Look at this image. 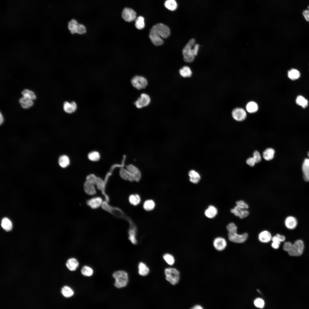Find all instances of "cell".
I'll return each instance as SVG.
<instances>
[{"instance_id": "ab89813d", "label": "cell", "mask_w": 309, "mask_h": 309, "mask_svg": "<svg viewBox=\"0 0 309 309\" xmlns=\"http://www.w3.org/2000/svg\"><path fill=\"white\" fill-rule=\"evenodd\" d=\"M81 273L85 276L90 277L93 274V271L90 267L85 266L82 269Z\"/></svg>"}, {"instance_id": "2e32d148", "label": "cell", "mask_w": 309, "mask_h": 309, "mask_svg": "<svg viewBox=\"0 0 309 309\" xmlns=\"http://www.w3.org/2000/svg\"><path fill=\"white\" fill-rule=\"evenodd\" d=\"M63 109L64 111L68 114L75 112L77 109V105L74 101L70 102L65 101L63 103Z\"/></svg>"}, {"instance_id": "4316f807", "label": "cell", "mask_w": 309, "mask_h": 309, "mask_svg": "<svg viewBox=\"0 0 309 309\" xmlns=\"http://www.w3.org/2000/svg\"><path fill=\"white\" fill-rule=\"evenodd\" d=\"M275 151L274 150L271 148L266 149L263 152V157L266 161H270L272 159L274 156Z\"/></svg>"}, {"instance_id": "ffe728a7", "label": "cell", "mask_w": 309, "mask_h": 309, "mask_svg": "<svg viewBox=\"0 0 309 309\" xmlns=\"http://www.w3.org/2000/svg\"><path fill=\"white\" fill-rule=\"evenodd\" d=\"M95 184L86 181L84 184V188L85 192L90 195H93L96 193Z\"/></svg>"}, {"instance_id": "11a10c76", "label": "cell", "mask_w": 309, "mask_h": 309, "mask_svg": "<svg viewBox=\"0 0 309 309\" xmlns=\"http://www.w3.org/2000/svg\"><path fill=\"white\" fill-rule=\"evenodd\" d=\"M4 122V118L3 115L2 114L1 112H0V124L1 125L3 124Z\"/></svg>"}, {"instance_id": "52a82bcc", "label": "cell", "mask_w": 309, "mask_h": 309, "mask_svg": "<svg viewBox=\"0 0 309 309\" xmlns=\"http://www.w3.org/2000/svg\"><path fill=\"white\" fill-rule=\"evenodd\" d=\"M228 236L229 240L231 241L236 243H242L246 241L248 235L247 233L239 234L237 232H236L228 233Z\"/></svg>"}, {"instance_id": "8992f818", "label": "cell", "mask_w": 309, "mask_h": 309, "mask_svg": "<svg viewBox=\"0 0 309 309\" xmlns=\"http://www.w3.org/2000/svg\"><path fill=\"white\" fill-rule=\"evenodd\" d=\"M304 249L303 241L301 240H298L294 243L292 244L288 252L290 256H299L302 254Z\"/></svg>"}, {"instance_id": "6da1fadb", "label": "cell", "mask_w": 309, "mask_h": 309, "mask_svg": "<svg viewBox=\"0 0 309 309\" xmlns=\"http://www.w3.org/2000/svg\"><path fill=\"white\" fill-rule=\"evenodd\" d=\"M170 30L166 25L161 23L153 26L150 30L149 36L152 43L157 46L160 45L164 43L163 38H166L170 35Z\"/></svg>"}, {"instance_id": "9c48e42d", "label": "cell", "mask_w": 309, "mask_h": 309, "mask_svg": "<svg viewBox=\"0 0 309 309\" xmlns=\"http://www.w3.org/2000/svg\"><path fill=\"white\" fill-rule=\"evenodd\" d=\"M151 99L149 96L146 93H142L140 97L135 102L134 104L138 108L147 106L150 103Z\"/></svg>"}, {"instance_id": "4fadbf2b", "label": "cell", "mask_w": 309, "mask_h": 309, "mask_svg": "<svg viewBox=\"0 0 309 309\" xmlns=\"http://www.w3.org/2000/svg\"><path fill=\"white\" fill-rule=\"evenodd\" d=\"M103 202V199L101 197H92L88 200L87 202V203L91 208L93 209H96L102 206Z\"/></svg>"}, {"instance_id": "603a6c76", "label": "cell", "mask_w": 309, "mask_h": 309, "mask_svg": "<svg viewBox=\"0 0 309 309\" xmlns=\"http://www.w3.org/2000/svg\"><path fill=\"white\" fill-rule=\"evenodd\" d=\"M79 265L78 260L75 258H72L69 259L66 263V266L70 270H76Z\"/></svg>"}, {"instance_id": "7dc6e473", "label": "cell", "mask_w": 309, "mask_h": 309, "mask_svg": "<svg viewBox=\"0 0 309 309\" xmlns=\"http://www.w3.org/2000/svg\"><path fill=\"white\" fill-rule=\"evenodd\" d=\"M236 205L243 209H247L249 207L248 204L243 200H239L236 202Z\"/></svg>"}, {"instance_id": "f1b7e54d", "label": "cell", "mask_w": 309, "mask_h": 309, "mask_svg": "<svg viewBox=\"0 0 309 309\" xmlns=\"http://www.w3.org/2000/svg\"><path fill=\"white\" fill-rule=\"evenodd\" d=\"M138 268L139 274L142 276H146L149 273V269L142 262L139 263Z\"/></svg>"}, {"instance_id": "c3c4849f", "label": "cell", "mask_w": 309, "mask_h": 309, "mask_svg": "<svg viewBox=\"0 0 309 309\" xmlns=\"http://www.w3.org/2000/svg\"><path fill=\"white\" fill-rule=\"evenodd\" d=\"M129 239L131 242L134 244L136 243L137 241L136 239L135 231L133 230H130L129 232Z\"/></svg>"}, {"instance_id": "7a4b0ae2", "label": "cell", "mask_w": 309, "mask_h": 309, "mask_svg": "<svg viewBox=\"0 0 309 309\" xmlns=\"http://www.w3.org/2000/svg\"><path fill=\"white\" fill-rule=\"evenodd\" d=\"M195 41L194 39H191L183 49V59L186 62H192L194 60L195 56L197 54L199 45L198 44H195Z\"/></svg>"}, {"instance_id": "ba28073f", "label": "cell", "mask_w": 309, "mask_h": 309, "mask_svg": "<svg viewBox=\"0 0 309 309\" xmlns=\"http://www.w3.org/2000/svg\"><path fill=\"white\" fill-rule=\"evenodd\" d=\"M131 82L132 86L138 90L145 88L148 85V81L145 78L138 76L133 77Z\"/></svg>"}, {"instance_id": "bcb514c9", "label": "cell", "mask_w": 309, "mask_h": 309, "mask_svg": "<svg viewBox=\"0 0 309 309\" xmlns=\"http://www.w3.org/2000/svg\"><path fill=\"white\" fill-rule=\"evenodd\" d=\"M226 229L228 233H232L237 232V228L236 225L233 223H230L226 226Z\"/></svg>"}, {"instance_id": "f35d334b", "label": "cell", "mask_w": 309, "mask_h": 309, "mask_svg": "<svg viewBox=\"0 0 309 309\" xmlns=\"http://www.w3.org/2000/svg\"><path fill=\"white\" fill-rule=\"evenodd\" d=\"M155 207V203L152 200H146L143 204V207L146 211H151Z\"/></svg>"}, {"instance_id": "e0dca14e", "label": "cell", "mask_w": 309, "mask_h": 309, "mask_svg": "<svg viewBox=\"0 0 309 309\" xmlns=\"http://www.w3.org/2000/svg\"><path fill=\"white\" fill-rule=\"evenodd\" d=\"M272 235L268 231L264 230L261 231L258 235L259 241L263 243H268L272 240Z\"/></svg>"}, {"instance_id": "44dd1931", "label": "cell", "mask_w": 309, "mask_h": 309, "mask_svg": "<svg viewBox=\"0 0 309 309\" xmlns=\"http://www.w3.org/2000/svg\"><path fill=\"white\" fill-rule=\"evenodd\" d=\"M19 102L21 106L24 109L30 108L34 104L33 100L23 96L19 99Z\"/></svg>"}, {"instance_id": "f907efd6", "label": "cell", "mask_w": 309, "mask_h": 309, "mask_svg": "<svg viewBox=\"0 0 309 309\" xmlns=\"http://www.w3.org/2000/svg\"><path fill=\"white\" fill-rule=\"evenodd\" d=\"M253 158L256 163H258L260 162L261 158L259 152L257 150L255 151L253 154Z\"/></svg>"}, {"instance_id": "cb8c5ba5", "label": "cell", "mask_w": 309, "mask_h": 309, "mask_svg": "<svg viewBox=\"0 0 309 309\" xmlns=\"http://www.w3.org/2000/svg\"><path fill=\"white\" fill-rule=\"evenodd\" d=\"M302 170L305 179L309 181V159H306L302 166Z\"/></svg>"}, {"instance_id": "4dcf8cb0", "label": "cell", "mask_w": 309, "mask_h": 309, "mask_svg": "<svg viewBox=\"0 0 309 309\" xmlns=\"http://www.w3.org/2000/svg\"><path fill=\"white\" fill-rule=\"evenodd\" d=\"M296 103L303 108H306L308 105V100L303 96L301 95L298 96L296 100Z\"/></svg>"}, {"instance_id": "484cf974", "label": "cell", "mask_w": 309, "mask_h": 309, "mask_svg": "<svg viewBox=\"0 0 309 309\" xmlns=\"http://www.w3.org/2000/svg\"><path fill=\"white\" fill-rule=\"evenodd\" d=\"M288 76L290 80H295L298 79L300 77V73L297 70L292 68L288 71Z\"/></svg>"}, {"instance_id": "d6986e66", "label": "cell", "mask_w": 309, "mask_h": 309, "mask_svg": "<svg viewBox=\"0 0 309 309\" xmlns=\"http://www.w3.org/2000/svg\"><path fill=\"white\" fill-rule=\"evenodd\" d=\"M297 224V221L294 217L290 216L287 217L285 221V225L288 229H295Z\"/></svg>"}, {"instance_id": "7402d4cb", "label": "cell", "mask_w": 309, "mask_h": 309, "mask_svg": "<svg viewBox=\"0 0 309 309\" xmlns=\"http://www.w3.org/2000/svg\"><path fill=\"white\" fill-rule=\"evenodd\" d=\"M119 173L120 177L123 179L130 181H134L132 175L126 169L121 168Z\"/></svg>"}, {"instance_id": "ac0fdd59", "label": "cell", "mask_w": 309, "mask_h": 309, "mask_svg": "<svg viewBox=\"0 0 309 309\" xmlns=\"http://www.w3.org/2000/svg\"><path fill=\"white\" fill-rule=\"evenodd\" d=\"M218 210L216 207L213 205H209L205 210L204 214L208 218L212 219L215 217L217 215Z\"/></svg>"}, {"instance_id": "e575fe53", "label": "cell", "mask_w": 309, "mask_h": 309, "mask_svg": "<svg viewBox=\"0 0 309 309\" xmlns=\"http://www.w3.org/2000/svg\"><path fill=\"white\" fill-rule=\"evenodd\" d=\"M165 7L169 10L174 11L177 7V4L175 0H167L165 3Z\"/></svg>"}, {"instance_id": "74e56055", "label": "cell", "mask_w": 309, "mask_h": 309, "mask_svg": "<svg viewBox=\"0 0 309 309\" xmlns=\"http://www.w3.org/2000/svg\"><path fill=\"white\" fill-rule=\"evenodd\" d=\"M129 200L130 203L134 205L139 204L140 201V198L137 194L132 195L129 197Z\"/></svg>"}, {"instance_id": "60d3db41", "label": "cell", "mask_w": 309, "mask_h": 309, "mask_svg": "<svg viewBox=\"0 0 309 309\" xmlns=\"http://www.w3.org/2000/svg\"><path fill=\"white\" fill-rule=\"evenodd\" d=\"M88 157L90 160L96 161L99 160L100 156L98 152L94 151L89 153L88 155Z\"/></svg>"}, {"instance_id": "d6a6232c", "label": "cell", "mask_w": 309, "mask_h": 309, "mask_svg": "<svg viewBox=\"0 0 309 309\" xmlns=\"http://www.w3.org/2000/svg\"><path fill=\"white\" fill-rule=\"evenodd\" d=\"M58 163L61 167L64 168L66 167L70 163L69 158L66 155H62L59 159Z\"/></svg>"}, {"instance_id": "b9f144b4", "label": "cell", "mask_w": 309, "mask_h": 309, "mask_svg": "<svg viewBox=\"0 0 309 309\" xmlns=\"http://www.w3.org/2000/svg\"><path fill=\"white\" fill-rule=\"evenodd\" d=\"M163 258L166 262L170 265H173L175 263V259L173 256L171 254L166 253L163 256Z\"/></svg>"}, {"instance_id": "8fae6325", "label": "cell", "mask_w": 309, "mask_h": 309, "mask_svg": "<svg viewBox=\"0 0 309 309\" xmlns=\"http://www.w3.org/2000/svg\"><path fill=\"white\" fill-rule=\"evenodd\" d=\"M232 114L233 118L237 121L243 120L246 117V111L241 108H235L232 111Z\"/></svg>"}, {"instance_id": "7bdbcfd3", "label": "cell", "mask_w": 309, "mask_h": 309, "mask_svg": "<svg viewBox=\"0 0 309 309\" xmlns=\"http://www.w3.org/2000/svg\"><path fill=\"white\" fill-rule=\"evenodd\" d=\"M254 304L257 308H264L265 305L264 300L261 298H257L255 299L254 301Z\"/></svg>"}, {"instance_id": "f546056e", "label": "cell", "mask_w": 309, "mask_h": 309, "mask_svg": "<svg viewBox=\"0 0 309 309\" xmlns=\"http://www.w3.org/2000/svg\"><path fill=\"white\" fill-rule=\"evenodd\" d=\"M21 94L23 96L31 100H34L36 98V96L35 93L31 90L25 89L21 92Z\"/></svg>"}, {"instance_id": "db71d44e", "label": "cell", "mask_w": 309, "mask_h": 309, "mask_svg": "<svg viewBox=\"0 0 309 309\" xmlns=\"http://www.w3.org/2000/svg\"><path fill=\"white\" fill-rule=\"evenodd\" d=\"M280 244V243L272 241L271 246L273 248L277 249L279 248Z\"/></svg>"}, {"instance_id": "6f0895ef", "label": "cell", "mask_w": 309, "mask_h": 309, "mask_svg": "<svg viewBox=\"0 0 309 309\" xmlns=\"http://www.w3.org/2000/svg\"><path fill=\"white\" fill-rule=\"evenodd\" d=\"M308 156L309 157V151L308 152Z\"/></svg>"}, {"instance_id": "8d00e7d4", "label": "cell", "mask_w": 309, "mask_h": 309, "mask_svg": "<svg viewBox=\"0 0 309 309\" xmlns=\"http://www.w3.org/2000/svg\"><path fill=\"white\" fill-rule=\"evenodd\" d=\"M135 26L138 29H142L145 27L144 18L141 16L138 17L135 19Z\"/></svg>"}, {"instance_id": "f6af8a7d", "label": "cell", "mask_w": 309, "mask_h": 309, "mask_svg": "<svg viewBox=\"0 0 309 309\" xmlns=\"http://www.w3.org/2000/svg\"><path fill=\"white\" fill-rule=\"evenodd\" d=\"M95 185H96L97 188L100 190H103L104 188V182L100 177H97Z\"/></svg>"}, {"instance_id": "ee69618b", "label": "cell", "mask_w": 309, "mask_h": 309, "mask_svg": "<svg viewBox=\"0 0 309 309\" xmlns=\"http://www.w3.org/2000/svg\"><path fill=\"white\" fill-rule=\"evenodd\" d=\"M286 237L284 236L277 234L272 237L271 240L273 242L281 243V242L284 241Z\"/></svg>"}, {"instance_id": "30bf717a", "label": "cell", "mask_w": 309, "mask_h": 309, "mask_svg": "<svg viewBox=\"0 0 309 309\" xmlns=\"http://www.w3.org/2000/svg\"><path fill=\"white\" fill-rule=\"evenodd\" d=\"M122 17L126 21L131 22L135 20L136 17V12L131 8L126 7L122 12Z\"/></svg>"}, {"instance_id": "681fc988", "label": "cell", "mask_w": 309, "mask_h": 309, "mask_svg": "<svg viewBox=\"0 0 309 309\" xmlns=\"http://www.w3.org/2000/svg\"><path fill=\"white\" fill-rule=\"evenodd\" d=\"M97 177L94 175L90 174L87 177L86 181L95 185Z\"/></svg>"}, {"instance_id": "277c9868", "label": "cell", "mask_w": 309, "mask_h": 309, "mask_svg": "<svg viewBox=\"0 0 309 309\" xmlns=\"http://www.w3.org/2000/svg\"><path fill=\"white\" fill-rule=\"evenodd\" d=\"M113 277L115 279L114 285L118 288L126 286L128 282V277L127 273L123 271H118L114 272Z\"/></svg>"}, {"instance_id": "7c38bea8", "label": "cell", "mask_w": 309, "mask_h": 309, "mask_svg": "<svg viewBox=\"0 0 309 309\" xmlns=\"http://www.w3.org/2000/svg\"><path fill=\"white\" fill-rule=\"evenodd\" d=\"M230 212L241 219L246 217L249 214V212L247 209H242L236 205L231 209Z\"/></svg>"}, {"instance_id": "9f6ffc18", "label": "cell", "mask_w": 309, "mask_h": 309, "mask_svg": "<svg viewBox=\"0 0 309 309\" xmlns=\"http://www.w3.org/2000/svg\"><path fill=\"white\" fill-rule=\"evenodd\" d=\"M193 309H202V307L199 305H196L192 308Z\"/></svg>"}, {"instance_id": "1f68e13d", "label": "cell", "mask_w": 309, "mask_h": 309, "mask_svg": "<svg viewBox=\"0 0 309 309\" xmlns=\"http://www.w3.org/2000/svg\"><path fill=\"white\" fill-rule=\"evenodd\" d=\"M246 109L249 113H253L256 112L258 109L257 104L254 102L250 101L247 104Z\"/></svg>"}, {"instance_id": "836d02e7", "label": "cell", "mask_w": 309, "mask_h": 309, "mask_svg": "<svg viewBox=\"0 0 309 309\" xmlns=\"http://www.w3.org/2000/svg\"><path fill=\"white\" fill-rule=\"evenodd\" d=\"M180 75L183 77H190L192 75V71L189 67L185 66L181 69L179 71Z\"/></svg>"}, {"instance_id": "d590c367", "label": "cell", "mask_w": 309, "mask_h": 309, "mask_svg": "<svg viewBox=\"0 0 309 309\" xmlns=\"http://www.w3.org/2000/svg\"><path fill=\"white\" fill-rule=\"evenodd\" d=\"M61 293L66 298L72 297L74 294L73 290L69 287L65 286L62 289Z\"/></svg>"}, {"instance_id": "5b68a950", "label": "cell", "mask_w": 309, "mask_h": 309, "mask_svg": "<svg viewBox=\"0 0 309 309\" xmlns=\"http://www.w3.org/2000/svg\"><path fill=\"white\" fill-rule=\"evenodd\" d=\"M165 274L166 280L171 284L175 285L179 282L180 279V273L176 269L169 268L165 269Z\"/></svg>"}, {"instance_id": "3957f363", "label": "cell", "mask_w": 309, "mask_h": 309, "mask_svg": "<svg viewBox=\"0 0 309 309\" xmlns=\"http://www.w3.org/2000/svg\"><path fill=\"white\" fill-rule=\"evenodd\" d=\"M67 28L72 35H83L87 32V28L84 24L80 23L75 18L71 19L68 22Z\"/></svg>"}, {"instance_id": "d4e9b609", "label": "cell", "mask_w": 309, "mask_h": 309, "mask_svg": "<svg viewBox=\"0 0 309 309\" xmlns=\"http://www.w3.org/2000/svg\"><path fill=\"white\" fill-rule=\"evenodd\" d=\"M190 181L193 183L197 184L199 181L201 177L197 172L194 170H191L189 173Z\"/></svg>"}, {"instance_id": "816d5d0a", "label": "cell", "mask_w": 309, "mask_h": 309, "mask_svg": "<svg viewBox=\"0 0 309 309\" xmlns=\"http://www.w3.org/2000/svg\"><path fill=\"white\" fill-rule=\"evenodd\" d=\"M246 163L251 167L253 166L256 163L253 157H250L246 160Z\"/></svg>"}, {"instance_id": "5bb4252c", "label": "cell", "mask_w": 309, "mask_h": 309, "mask_svg": "<svg viewBox=\"0 0 309 309\" xmlns=\"http://www.w3.org/2000/svg\"><path fill=\"white\" fill-rule=\"evenodd\" d=\"M213 244L214 248L219 251H221L224 249L227 245L226 240L221 237H218L215 238Z\"/></svg>"}, {"instance_id": "83f0119b", "label": "cell", "mask_w": 309, "mask_h": 309, "mask_svg": "<svg viewBox=\"0 0 309 309\" xmlns=\"http://www.w3.org/2000/svg\"><path fill=\"white\" fill-rule=\"evenodd\" d=\"M1 226L3 228L7 231L11 230L12 227L11 221L7 217H4L2 219Z\"/></svg>"}, {"instance_id": "f5cc1de1", "label": "cell", "mask_w": 309, "mask_h": 309, "mask_svg": "<svg viewBox=\"0 0 309 309\" xmlns=\"http://www.w3.org/2000/svg\"><path fill=\"white\" fill-rule=\"evenodd\" d=\"M308 10H305L302 12V14L305 19L307 21H309V6L308 7Z\"/></svg>"}, {"instance_id": "9a60e30c", "label": "cell", "mask_w": 309, "mask_h": 309, "mask_svg": "<svg viewBox=\"0 0 309 309\" xmlns=\"http://www.w3.org/2000/svg\"><path fill=\"white\" fill-rule=\"evenodd\" d=\"M126 169L132 175L134 181H139L141 178V173L138 169L133 165L130 164L126 166Z\"/></svg>"}]
</instances>
